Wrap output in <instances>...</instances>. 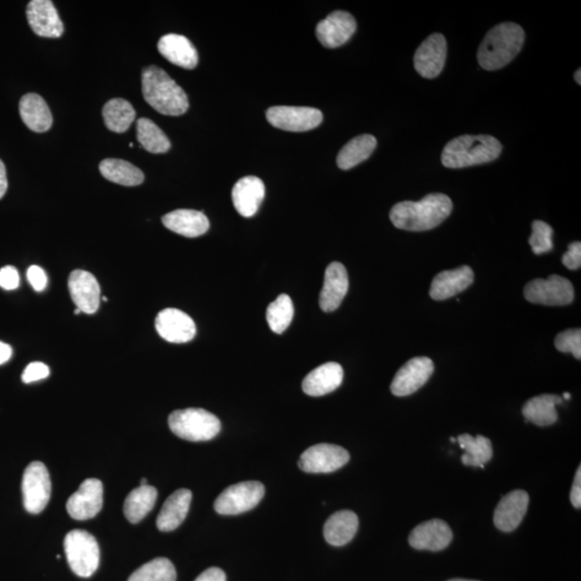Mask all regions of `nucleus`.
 <instances>
[{
	"label": "nucleus",
	"instance_id": "obj_1",
	"mask_svg": "<svg viewBox=\"0 0 581 581\" xmlns=\"http://www.w3.org/2000/svg\"><path fill=\"white\" fill-rule=\"evenodd\" d=\"M453 200L443 193L427 194L419 202H401L390 211V220L396 229L426 232L436 229L452 215Z\"/></svg>",
	"mask_w": 581,
	"mask_h": 581
},
{
	"label": "nucleus",
	"instance_id": "obj_2",
	"mask_svg": "<svg viewBox=\"0 0 581 581\" xmlns=\"http://www.w3.org/2000/svg\"><path fill=\"white\" fill-rule=\"evenodd\" d=\"M145 101L164 116L179 117L189 110L186 92L165 70L151 65L141 75Z\"/></svg>",
	"mask_w": 581,
	"mask_h": 581
},
{
	"label": "nucleus",
	"instance_id": "obj_3",
	"mask_svg": "<svg viewBox=\"0 0 581 581\" xmlns=\"http://www.w3.org/2000/svg\"><path fill=\"white\" fill-rule=\"evenodd\" d=\"M524 40L523 27L513 22H505L494 26L488 31L478 48V62L489 72L501 69L518 56L524 48Z\"/></svg>",
	"mask_w": 581,
	"mask_h": 581
},
{
	"label": "nucleus",
	"instance_id": "obj_4",
	"mask_svg": "<svg viewBox=\"0 0 581 581\" xmlns=\"http://www.w3.org/2000/svg\"><path fill=\"white\" fill-rule=\"evenodd\" d=\"M502 150V144L493 136L463 135L445 146L442 163L445 167L461 170L496 161Z\"/></svg>",
	"mask_w": 581,
	"mask_h": 581
},
{
	"label": "nucleus",
	"instance_id": "obj_5",
	"mask_svg": "<svg viewBox=\"0 0 581 581\" xmlns=\"http://www.w3.org/2000/svg\"><path fill=\"white\" fill-rule=\"evenodd\" d=\"M168 425L175 436L189 442L210 441L221 431L218 417L202 409L175 410Z\"/></svg>",
	"mask_w": 581,
	"mask_h": 581
},
{
	"label": "nucleus",
	"instance_id": "obj_6",
	"mask_svg": "<svg viewBox=\"0 0 581 581\" xmlns=\"http://www.w3.org/2000/svg\"><path fill=\"white\" fill-rule=\"evenodd\" d=\"M65 553L72 571L88 578L100 566L101 551L95 537L84 530L70 531L64 541Z\"/></svg>",
	"mask_w": 581,
	"mask_h": 581
},
{
	"label": "nucleus",
	"instance_id": "obj_7",
	"mask_svg": "<svg viewBox=\"0 0 581 581\" xmlns=\"http://www.w3.org/2000/svg\"><path fill=\"white\" fill-rule=\"evenodd\" d=\"M525 300L544 306H567L574 301L572 282L562 276L551 275L547 279H534L524 287Z\"/></svg>",
	"mask_w": 581,
	"mask_h": 581
},
{
	"label": "nucleus",
	"instance_id": "obj_8",
	"mask_svg": "<svg viewBox=\"0 0 581 581\" xmlns=\"http://www.w3.org/2000/svg\"><path fill=\"white\" fill-rule=\"evenodd\" d=\"M265 487L260 481H242L226 488L215 502L220 515H239L257 507L263 498Z\"/></svg>",
	"mask_w": 581,
	"mask_h": 581
},
{
	"label": "nucleus",
	"instance_id": "obj_9",
	"mask_svg": "<svg viewBox=\"0 0 581 581\" xmlns=\"http://www.w3.org/2000/svg\"><path fill=\"white\" fill-rule=\"evenodd\" d=\"M24 507L30 514H40L51 497V480L42 462H31L26 467L22 480Z\"/></svg>",
	"mask_w": 581,
	"mask_h": 581
},
{
	"label": "nucleus",
	"instance_id": "obj_10",
	"mask_svg": "<svg viewBox=\"0 0 581 581\" xmlns=\"http://www.w3.org/2000/svg\"><path fill=\"white\" fill-rule=\"evenodd\" d=\"M266 118L274 128L295 133L316 128L323 121L322 112L312 107H271Z\"/></svg>",
	"mask_w": 581,
	"mask_h": 581
},
{
	"label": "nucleus",
	"instance_id": "obj_11",
	"mask_svg": "<svg viewBox=\"0 0 581 581\" xmlns=\"http://www.w3.org/2000/svg\"><path fill=\"white\" fill-rule=\"evenodd\" d=\"M350 454L338 445L319 444L308 448L298 461L300 469L312 474H327L349 462Z\"/></svg>",
	"mask_w": 581,
	"mask_h": 581
},
{
	"label": "nucleus",
	"instance_id": "obj_12",
	"mask_svg": "<svg viewBox=\"0 0 581 581\" xmlns=\"http://www.w3.org/2000/svg\"><path fill=\"white\" fill-rule=\"evenodd\" d=\"M447 58V41L442 34L428 36L417 48L414 65L422 78L434 79L443 72Z\"/></svg>",
	"mask_w": 581,
	"mask_h": 581
},
{
	"label": "nucleus",
	"instance_id": "obj_13",
	"mask_svg": "<svg viewBox=\"0 0 581 581\" xmlns=\"http://www.w3.org/2000/svg\"><path fill=\"white\" fill-rule=\"evenodd\" d=\"M434 363L427 357L411 358L396 373L391 392L395 396H407L417 392L431 378Z\"/></svg>",
	"mask_w": 581,
	"mask_h": 581
},
{
	"label": "nucleus",
	"instance_id": "obj_14",
	"mask_svg": "<svg viewBox=\"0 0 581 581\" xmlns=\"http://www.w3.org/2000/svg\"><path fill=\"white\" fill-rule=\"evenodd\" d=\"M155 329L163 339L172 344L188 343L197 335L193 319L176 308H167L157 314Z\"/></svg>",
	"mask_w": 581,
	"mask_h": 581
},
{
	"label": "nucleus",
	"instance_id": "obj_15",
	"mask_svg": "<svg viewBox=\"0 0 581 581\" xmlns=\"http://www.w3.org/2000/svg\"><path fill=\"white\" fill-rule=\"evenodd\" d=\"M102 483L95 478L81 483L77 491L69 497L67 512L70 517L75 520H88L94 518L102 507Z\"/></svg>",
	"mask_w": 581,
	"mask_h": 581
},
{
	"label": "nucleus",
	"instance_id": "obj_16",
	"mask_svg": "<svg viewBox=\"0 0 581 581\" xmlns=\"http://www.w3.org/2000/svg\"><path fill=\"white\" fill-rule=\"evenodd\" d=\"M357 31L355 16L346 11H334L316 27V35L325 48L344 46Z\"/></svg>",
	"mask_w": 581,
	"mask_h": 581
},
{
	"label": "nucleus",
	"instance_id": "obj_17",
	"mask_svg": "<svg viewBox=\"0 0 581 581\" xmlns=\"http://www.w3.org/2000/svg\"><path fill=\"white\" fill-rule=\"evenodd\" d=\"M27 20L32 31L43 38H59L64 34V24L51 0H31L27 4Z\"/></svg>",
	"mask_w": 581,
	"mask_h": 581
},
{
	"label": "nucleus",
	"instance_id": "obj_18",
	"mask_svg": "<svg viewBox=\"0 0 581 581\" xmlns=\"http://www.w3.org/2000/svg\"><path fill=\"white\" fill-rule=\"evenodd\" d=\"M68 289L81 313L93 314L99 311L101 286L95 277L85 270H74L69 276Z\"/></svg>",
	"mask_w": 581,
	"mask_h": 581
},
{
	"label": "nucleus",
	"instance_id": "obj_19",
	"mask_svg": "<svg viewBox=\"0 0 581 581\" xmlns=\"http://www.w3.org/2000/svg\"><path fill=\"white\" fill-rule=\"evenodd\" d=\"M450 526L441 519H433L417 525L409 535V544L417 550L441 551L453 541Z\"/></svg>",
	"mask_w": 581,
	"mask_h": 581
},
{
	"label": "nucleus",
	"instance_id": "obj_20",
	"mask_svg": "<svg viewBox=\"0 0 581 581\" xmlns=\"http://www.w3.org/2000/svg\"><path fill=\"white\" fill-rule=\"evenodd\" d=\"M349 289L348 273L345 266L333 262L328 266L319 304L324 313H332L340 306Z\"/></svg>",
	"mask_w": 581,
	"mask_h": 581
},
{
	"label": "nucleus",
	"instance_id": "obj_21",
	"mask_svg": "<svg viewBox=\"0 0 581 581\" xmlns=\"http://www.w3.org/2000/svg\"><path fill=\"white\" fill-rule=\"evenodd\" d=\"M530 502L529 494L524 490H514L499 501L494 512V524L502 532H513L524 518Z\"/></svg>",
	"mask_w": 581,
	"mask_h": 581
},
{
	"label": "nucleus",
	"instance_id": "obj_22",
	"mask_svg": "<svg viewBox=\"0 0 581 581\" xmlns=\"http://www.w3.org/2000/svg\"><path fill=\"white\" fill-rule=\"evenodd\" d=\"M264 198L265 186L258 177H243L233 188V204L235 206L237 213L244 218H251L258 213Z\"/></svg>",
	"mask_w": 581,
	"mask_h": 581
},
{
	"label": "nucleus",
	"instance_id": "obj_23",
	"mask_svg": "<svg viewBox=\"0 0 581 581\" xmlns=\"http://www.w3.org/2000/svg\"><path fill=\"white\" fill-rule=\"evenodd\" d=\"M474 271L470 266L444 270L433 279L430 296L434 301H445L458 295L474 282Z\"/></svg>",
	"mask_w": 581,
	"mask_h": 581
},
{
	"label": "nucleus",
	"instance_id": "obj_24",
	"mask_svg": "<svg viewBox=\"0 0 581 581\" xmlns=\"http://www.w3.org/2000/svg\"><path fill=\"white\" fill-rule=\"evenodd\" d=\"M159 52L176 66L194 69L198 64V53L187 37L178 34L163 36L157 43Z\"/></svg>",
	"mask_w": 581,
	"mask_h": 581
},
{
	"label": "nucleus",
	"instance_id": "obj_25",
	"mask_svg": "<svg viewBox=\"0 0 581 581\" xmlns=\"http://www.w3.org/2000/svg\"><path fill=\"white\" fill-rule=\"evenodd\" d=\"M343 380L344 369L340 364L329 362L307 374L303 382V390L309 396H322L333 392Z\"/></svg>",
	"mask_w": 581,
	"mask_h": 581
},
{
	"label": "nucleus",
	"instance_id": "obj_26",
	"mask_svg": "<svg viewBox=\"0 0 581 581\" xmlns=\"http://www.w3.org/2000/svg\"><path fill=\"white\" fill-rule=\"evenodd\" d=\"M163 224L179 235L195 238L204 235L209 230V220L203 213L191 209H178L165 215Z\"/></svg>",
	"mask_w": 581,
	"mask_h": 581
},
{
	"label": "nucleus",
	"instance_id": "obj_27",
	"mask_svg": "<svg viewBox=\"0 0 581 581\" xmlns=\"http://www.w3.org/2000/svg\"><path fill=\"white\" fill-rule=\"evenodd\" d=\"M192 501V492L189 489H179L166 499L161 513L157 515V529L162 532H172L187 518L189 505Z\"/></svg>",
	"mask_w": 581,
	"mask_h": 581
},
{
	"label": "nucleus",
	"instance_id": "obj_28",
	"mask_svg": "<svg viewBox=\"0 0 581 581\" xmlns=\"http://www.w3.org/2000/svg\"><path fill=\"white\" fill-rule=\"evenodd\" d=\"M20 115L27 128L35 133L51 128L53 117L45 100L36 93L25 94L20 101Z\"/></svg>",
	"mask_w": 581,
	"mask_h": 581
},
{
	"label": "nucleus",
	"instance_id": "obj_29",
	"mask_svg": "<svg viewBox=\"0 0 581 581\" xmlns=\"http://www.w3.org/2000/svg\"><path fill=\"white\" fill-rule=\"evenodd\" d=\"M358 529L357 515L351 510H340L328 519L324 524V539L330 545L340 547L348 544Z\"/></svg>",
	"mask_w": 581,
	"mask_h": 581
},
{
	"label": "nucleus",
	"instance_id": "obj_30",
	"mask_svg": "<svg viewBox=\"0 0 581 581\" xmlns=\"http://www.w3.org/2000/svg\"><path fill=\"white\" fill-rule=\"evenodd\" d=\"M563 399L556 394H542L529 400L524 406L523 414L526 420L539 427H548L558 421L557 405Z\"/></svg>",
	"mask_w": 581,
	"mask_h": 581
},
{
	"label": "nucleus",
	"instance_id": "obj_31",
	"mask_svg": "<svg viewBox=\"0 0 581 581\" xmlns=\"http://www.w3.org/2000/svg\"><path fill=\"white\" fill-rule=\"evenodd\" d=\"M377 146V139L373 135H360L353 138L339 151L338 165L341 171H349L365 162Z\"/></svg>",
	"mask_w": 581,
	"mask_h": 581
},
{
	"label": "nucleus",
	"instance_id": "obj_32",
	"mask_svg": "<svg viewBox=\"0 0 581 581\" xmlns=\"http://www.w3.org/2000/svg\"><path fill=\"white\" fill-rule=\"evenodd\" d=\"M100 172L107 180L124 187H137L145 181L144 172L129 162L106 159L100 164Z\"/></svg>",
	"mask_w": 581,
	"mask_h": 581
},
{
	"label": "nucleus",
	"instance_id": "obj_33",
	"mask_svg": "<svg viewBox=\"0 0 581 581\" xmlns=\"http://www.w3.org/2000/svg\"><path fill=\"white\" fill-rule=\"evenodd\" d=\"M157 498L154 487L140 486L134 489L125 499L124 515L130 524H138L154 509Z\"/></svg>",
	"mask_w": 581,
	"mask_h": 581
},
{
	"label": "nucleus",
	"instance_id": "obj_34",
	"mask_svg": "<svg viewBox=\"0 0 581 581\" xmlns=\"http://www.w3.org/2000/svg\"><path fill=\"white\" fill-rule=\"evenodd\" d=\"M102 117L106 128L113 133L127 132L135 121L136 111L129 101L123 99H113L106 102L102 108Z\"/></svg>",
	"mask_w": 581,
	"mask_h": 581
},
{
	"label": "nucleus",
	"instance_id": "obj_35",
	"mask_svg": "<svg viewBox=\"0 0 581 581\" xmlns=\"http://www.w3.org/2000/svg\"><path fill=\"white\" fill-rule=\"evenodd\" d=\"M457 442L461 448L465 450V453L462 455L464 465L483 469L485 464L492 459V443L485 436L472 437L470 434H463L457 438Z\"/></svg>",
	"mask_w": 581,
	"mask_h": 581
},
{
	"label": "nucleus",
	"instance_id": "obj_36",
	"mask_svg": "<svg viewBox=\"0 0 581 581\" xmlns=\"http://www.w3.org/2000/svg\"><path fill=\"white\" fill-rule=\"evenodd\" d=\"M137 139L145 151L154 154H166L171 149V141L163 130L149 119L137 121Z\"/></svg>",
	"mask_w": 581,
	"mask_h": 581
},
{
	"label": "nucleus",
	"instance_id": "obj_37",
	"mask_svg": "<svg viewBox=\"0 0 581 581\" xmlns=\"http://www.w3.org/2000/svg\"><path fill=\"white\" fill-rule=\"evenodd\" d=\"M295 316V306L291 297L286 295H281L277 300L268 307L266 319L271 330L276 334H282L290 327Z\"/></svg>",
	"mask_w": 581,
	"mask_h": 581
},
{
	"label": "nucleus",
	"instance_id": "obj_38",
	"mask_svg": "<svg viewBox=\"0 0 581 581\" xmlns=\"http://www.w3.org/2000/svg\"><path fill=\"white\" fill-rule=\"evenodd\" d=\"M175 567L166 558H156L135 571L128 581H176Z\"/></svg>",
	"mask_w": 581,
	"mask_h": 581
},
{
	"label": "nucleus",
	"instance_id": "obj_39",
	"mask_svg": "<svg viewBox=\"0 0 581 581\" xmlns=\"http://www.w3.org/2000/svg\"><path fill=\"white\" fill-rule=\"evenodd\" d=\"M552 233V227L546 222L534 221L532 224V235L529 238L532 251L537 255L551 251L553 248Z\"/></svg>",
	"mask_w": 581,
	"mask_h": 581
},
{
	"label": "nucleus",
	"instance_id": "obj_40",
	"mask_svg": "<svg viewBox=\"0 0 581 581\" xmlns=\"http://www.w3.org/2000/svg\"><path fill=\"white\" fill-rule=\"evenodd\" d=\"M555 346L558 351L563 353H572V355L580 360L581 358V330H567L558 334L555 339Z\"/></svg>",
	"mask_w": 581,
	"mask_h": 581
},
{
	"label": "nucleus",
	"instance_id": "obj_41",
	"mask_svg": "<svg viewBox=\"0 0 581 581\" xmlns=\"http://www.w3.org/2000/svg\"><path fill=\"white\" fill-rule=\"evenodd\" d=\"M50 374V368L46 364L41 362H32L26 366L23 374H22V382L24 383H31L40 382Z\"/></svg>",
	"mask_w": 581,
	"mask_h": 581
},
{
	"label": "nucleus",
	"instance_id": "obj_42",
	"mask_svg": "<svg viewBox=\"0 0 581 581\" xmlns=\"http://www.w3.org/2000/svg\"><path fill=\"white\" fill-rule=\"evenodd\" d=\"M20 286V276L13 266H5L0 269V287L11 291L18 289Z\"/></svg>",
	"mask_w": 581,
	"mask_h": 581
},
{
	"label": "nucleus",
	"instance_id": "obj_43",
	"mask_svg": "<svg viewBox=\"0 0 581 581\" xmlns=\"http://www.w3.org/2000/svg\"><path fill=\"white\" fill-rule=\"evenodd\" d=\"M562 263L567 268L577 270L581 266V242H574L568 246V251L563 254Z\"/></svg>",
	"mask_w": 581,
	"mask_h": 581
},
{
	"label": "nucleus",
	"instance_id": "obj_44",
	"mask_svg": "<svg viewBox=\"0 0 581 581\" xmlns=\"http://www.w3.org/2000/svg\"><path fill=\"white\" fill-rule=\"evenodd\" d=\"M27 279H29L31 286L37 292L45 290L48 285L45 270L40 268V266H31L29 270H27Z\"/></svg>",
	"mask_w": 581,
	"mask_h": 581
},
{
	"label": "nucleus",
	"instance_id": "obj_45",
	"mask_svg": "<svg viewBox=\"0 0 581 581\" xmlns=\"http://www.w3.org/2000/svg\"><path fill=\"white\" fill-rule=\"evenodd\" d=\"M195 581H226V575L219 568H210L200 574Z\"/></svg>",
	"mask_w": 581,
	"mask_h": 581
},
{
	"label": "nucleus",
	"instance_id": "obj_46",
	"mask_svg": "<svg viewBox=\"0 0 581 581\" xmlns=\"http://www.w3.org/2000/svg\"><path fill=\"white\" fill-rule=\"evenodd\" d=\"M571 502L575 508L581 506V467H578L577 475H575L574 485L571 491Z\"/></svg>",
	"mask_w": 581,
	"mask_h": 581
},
{
	"label": "nucleus",
	"instance_id": "obj_47",
	"mask_svg": "<svg viewBox=\"0 0 581 581\" xmlns=\"http://www.w3.org/2000/svg\"><path fill=\"white\" fill-rule=\"evenodd\" d=\"M8 189L7 172L2 160H0V199L4 197Z\"/></svg>",
	"mask_w": 581,
	"mask_h": 581
},
{
	"label": "nucleus",
	"instance_id": "obj_48",
	"mask_svg": "<svg viewBox=\"0 0 581 581\" xmlns=\"http://www.w3.org/2000/svg\"><path fill=\"white\" fill-rule=\"evenodd\" d=\"M13 350L11 348V346L8 344L3 343V341H0V365H3V364L7 363L11 357H13Z\"/></svg>",
	"mask_w": 581,
	"mask_h": 581
},
{
	"label": "nucleus",
	"instance_id": "obj_49",
	"mask_svg": "<svg viewBox=\"0 0 581 581\" xmlns=\"http://www.w3.org/2000/svg\"><path fill=\"white\" fill-rule=\"evenodd\" d=\"M574 78H575V80H577V83L578 84V85H580L581 84V70H580V68L577 70V73H575Z\"/></svg>",
	"mask_w": 581,
	"mask_h": 581
},
{
	"label": "nucleus",
	"instance_id": "obj_50",
	"mask_svg": "<svg viewBox=\"0 0 581 581\" xmlns=\"http://www.w3.org/2000/svg\"><path fill=\"white\" fill-rule=\"evenodd\" d=\"M140 486H148V482H146L145 478L140 480Z\"/></svg>",
	"mask_w": 581,
	"mask_h": 581
},
{
	"label": "nucleus",
	"instance_id": "obj_51",
	"mask_svg": "<svg viewBox=\"0 0 581 581\" xmlns=\"http://www.w3.org/2000/svg\"><path fill=\"white\" fill-rule=\"evenodd\" d=\"M563 398H564V399H566V400H569V399H571V394H569V393H564V394H563Z\"/></svg>",
	"mask_w": 581,
	"mask_h": 581
},
{
	"label": "nucleus",
	"instance_id": "obj_52",
	"mask_svg": "<svg viewBox=\"0 0 581 581\" xmlns=\"http://www.w3.org/2000/svg\"><path fill=\"white\" fill-rule=\"evenodd\" d=\"M449 581H477V580H469V579H460V578H457V579H452V580H449Z\"/></svg>",
	"mask_w": 581,
	"mask_h": 581
},
{
	"label": "nucleus",
	"instance_id": "obj_53",
	"mask_svg": "<svg viewBox=\"0 0 581 581\" xmlns=\"http://www.w3.org/2000/svg\"><path fill=\"white\" fill-rule=\"evenodd\" d=\"M80 313H81V311H80V309H79V308L75 309V314H79Z\"/></svg>",
	"mask_w": 581,
	"mask_h": 581
},
{
	"label": "nucleus",
	"instance_id": "obj_54",
	"mask_svg": "<svg viewBox=\"0 0 581 581\" xmlns=\"http://www.w3.org/2000/svg\"><path fill=\"white\" fill-rule=\"evenodd\" d=\"M450 442H452V443H455V442H457V441H455L454 437H452V438H450Z\"/></svg>",
	"mask_w": 581,
	"mask_h": 581
},
{
	"label": "nucleus",
	"instance_id": "obj_55",
	"mask_svg": "<svg viewBox=\"0 0 581 581\" xmlns=\"http://www.w3.org/2000/svg\"><path fill=\"white\" fill-rule=\"evenodd\" d=\"M101 298H102V301H104V302H107V301H108V298H107V297H105V296H104V297H101Z\"/></svg>",
	"mask_w": 581,
	"mask_h": 581
}]
</instances>
